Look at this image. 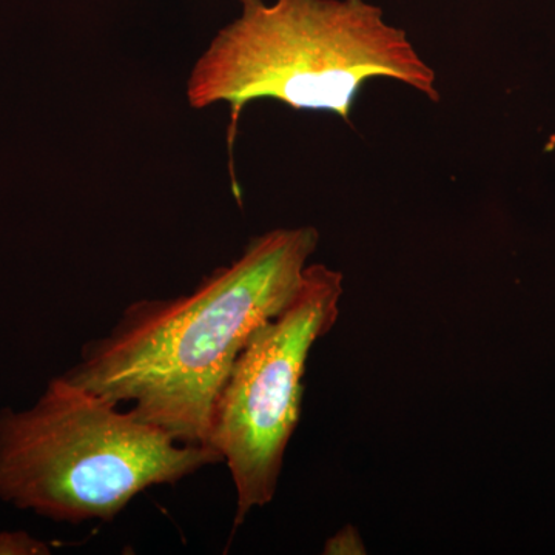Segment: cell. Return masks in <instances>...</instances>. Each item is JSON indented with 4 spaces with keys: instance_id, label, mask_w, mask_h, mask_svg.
Returning a JSON list of instances; mask_svg holds the SVG:
<instances>
[{
    "instance_id": "cell-1",
    "label": "cell",
    "mask_w": 555,
    "mask_h": 555,
    "mask_svg": "<svg viewBox=\"0 0 555 555\" xmlns=\"http://www.w3.org/2000/svg\"><path fill=\"white\" fill-rule=\"evenodd\" d=\"M320 232L273 229L192 292L139 299L107 335L90 339L64 377L175 440L208 448L215 403L248 338L301 286Z\"/></svg>"
},
{
    "instance_id": "cell-2",
    "label": "cell",
    "mask_w": 555,
    "mask_h": 555,
    "mask_svg": "<svg viewBox=\"0 0 555 555\" xmlns=\"http://www.w3.org/2000/svg\"><path fill=\"white\" fill-rule=\"evenodd\" d=\"M190 72V107H230L229 150L241 112L272 100L294 109L335 113L349 122L361 87L390 79L440 102L436 69L406 31L364 0H241Z\"/></svg>"
},
{
    "instance_id": "cell-3",
    "label": "cell",
    "mask_w": 555,
    "mask_h": 555,
    "mask_svg": "<svg viewBox=\"0 0 555 555\" xmlns=\"http://www.w3.org/2000/svg\"><path fill=\"white\" fill-rule=\"evenodd\" d=\"M218 463L64 375L31 408L0 411V500L62 524L112 521L145 489Z\"/></svg>"
},
{
    "instance_id": "cell-4",
    "label": "cell",
    "mask_w": 555,
    "mask_h": 555,
    "mask_svg": "<svg viewBox=\"0 0 555 555\" xmlns=\"http://www.w3.org/2000/svg\"><path fill=\"white\" fill-rule=\"evenodd\" d=\"M343 281L339 270L309 264L286 308L248 338L218 396L208 448L221 455L235 485V526L275 496L301 415L310 350L337 323Z\"/></svg>"
}]
</instances>
